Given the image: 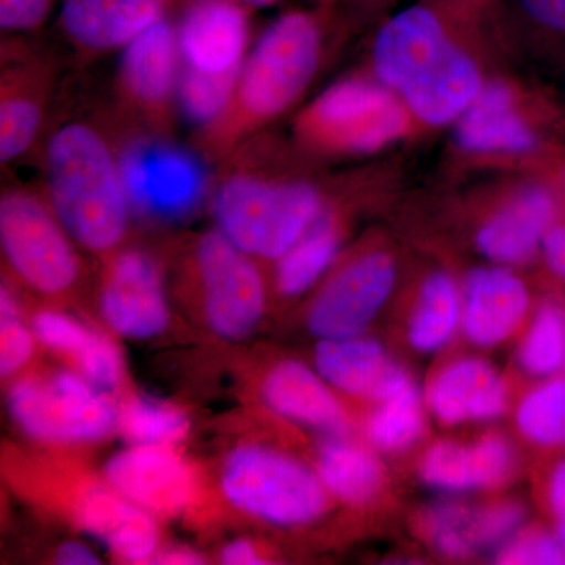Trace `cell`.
<instances>
[{
  "mask_svg": "<svg viewBox=\"0 0 565 565\" xmlns=\"http://www.w3.org/2000/svg\"><path fill=\"white\" fill-rule=\"evenodd\" d=\"M321 55V33L308 14L288 13L263 33L237 82L239 102L253 118L281 114L308 87Z\"/></svg>",
  "mask_w": 565,
  "mask_h": 565,
  "instance_id": "5b68a950",
  "label": "cell"
},
{
  "mask_svg": "<svg viewBox=\"0 0 565 565\" xmlns=\"http://www.w3.org/2000/svg\"><path fill=\"white\" fill-rule=\"evenodd\" d=\"M79 520L85 531L121 559L139 563L158 548L159 533L152 514L114 489H95L85 494Z\"/></svg>",
  "mask_w": 565,
  "mask_h": 565,
  "instance_id": "603a6c76",
  "label": "cell"
},
{
  "mask_svg": "<svg viewBox=\"0 0 565 565\" xmlns=\"http://www.w3.org/2000/svg\"><path fill=\"white\" fill-rule=\"evenodd\" d=\"M226 498L248 514L275 525L313 522L327 509L321 478L292 457L264 446H241L222 473Z\"/></svg>",
  "mask_w": 565,
  "mask_h": 565,
  "instance_id": "277c9868",
  "label": "cell"
},
{
  "mask_svg": "<svg viewBox=\"0 0 565 565\" xmlns=\"http://www.w3.org/2000/svg\"><path fill=\"white\" fill-rule=\"evenodd\" d=\"M33 332L41 343L55 351L77 355L90 341L93 330L68 316L44 311L33 319Z\"/></svg>",
  "mask_w": 565,
  "mask_h": 565,
  "instance_id": "74e56055",
  "label": "cell"
},
{
  "mask_svg": "<svg viewBox=\"0 0 565 565\" xmlns=\"http://www.w3.org/2000/svg\"><path fill=\"white\" fill-rule=\"evenodd\" d=\"M58 564L63 565H93L99 564L98 556L88 546L81 542H66L57 552Z\"/></svg>",
  "mask_w": 565,
  "mask_h": 565,
  "instance_id": "ee69618b",
  "label": "cell"
},
{
  "mask_svg": "<svg viewBox=\"0 0 565 565\" xmlns=\"http://www.w3.org/2000/svg\"><path fill=\"white\" fill-rule=\"evenodd\" d=\"M243 2L250 3V6L255 7H267L273 6V3L277 2V0H243Z\"/></svg>",
  "mask_w": 565,
  "mask_h": 565,
  "instance_id": "bcb514c9",
  "label": "cell"
},
{
  "mask_svg": "<svg viewBox=\"0 0 565 565\" xmlns=\"http://www.w3.org/2000/svg\"><path fill=\"white\" fill-rule=\"evenodd\" d=\"M33 352L32 333L22 326L18 305L9 289L0 294V371L17 373L29 362Z\"/></svg>",
  "mask_w": 565,
  "mask_h": 565,
  "instance_id": "e575fe53",
  "label": "cell"
},
{
  "mask_svg": "<svg viewBox=\"0 0 565 565\" xmlns=\"http://www.w3.org/2000/svg\"><path fill=\"white\" fill-rule=\"evenodd\" d=\"M51 0H0V24L6 31H25L43 22Z\"/></svg>",
  "mask_w": 565,
  "mask_h": 565,
  "instance_id": "f35d334b",
  "label": "cell"
},
{
  "mask_svg": "<svg viewBox=\"0 0 565 565\" xmlns=\"http://www.w3.org/2000/svg\"><path fill=\"white\" fill-rule=\"evenodd\" d=\"M118 162L129 206L141 214L184 217L199 206L206 192L202 163L191 152L167 141H137Z\"/></svg>",
  "mask_w": 565,
  "mask_h": 565,
  "instance_id": "9c48e42d",
  "label": "cell"
},
{
  "mask_svg": "<svg viewBox=\"0 0 565 565\" xmlns=\"http://www.w3.org/2000/svg\"><path fill=\"white\" fill-rule=\"evenodd\" d=\"M263 394L274 412L291 422L333 434L348 429L340 401L322 375L302 363L277 364L264 381Z\"/></svg>",
  "mask_w": 565,
  "mask_h": 565,
  "instance_id": "7402d4cb",
  "label": "cell"
},
{
  "mask_svg": "<svg viewBox=\"0 0 565 565\" xmlns=\"http://www.w3.org/2000/svg\"><path fill=\"white\" fill-rule=\"evenodd\" d=\"M321 196L300 181L228 178L214 200L218 232L248 255L280 258L319 217Z\"/></svg>",
  "mask_w": 565,
  "mask_h": 565,
  "instance_id": "3957f363",
  "label": "cell"
},
{
  "mask_svg": "<svg viewBox=\"0 0 565 565\" xmlns=\"http://www.w3.org/2000/svg\"><path fill=\"white\" fill-rule=\"evenodd\" d=\"M76 360L81 374L99 390L111 388L120 381V351L103 333L93 332L90 341L77 353Z\"/></svg>",
  "mask_w": 565,
  "mask_h": 565,
  "instance_id": "8d00e7d4",
  "label": "cell"
},
{
  "mask_svg": "<svg viewBox=\"0 0 565 565\" xmlns=\"http://www.w3.org/2000/svg\"><path fill=\"white\" fill-rule=\"evenodd\" d=\"M239 70L206 73L189 66L178 82L182 114L193 125H207L221 117L239 82Z\"/></svg>",
  "mask_w": 565,
  "mask_h": 565,
  "instance_id": "d6a6232c",
  "label": "cell"
},
{
  "mask_svg": "<svg viewBox=\"0 0 565 565\" xmlns=\"http://www.w3.org/2000/svg\"><path fill=\"white\" fill-rule=\"evenodd\" d=\"M110 489L152 515H174L188 505L193 478L169 445H134L106 467Z\"/></svg>",
  "mask_w": 565,
  "mask_h": 565,
  "instance_id": "7c38bea8",
  "label": "cell"
},
{
  "mask_svg": "<svg viewBox=\"0 0 565 565\" xmlns=\"http://www.w3.org/2000/svg\"><path fill=\"white\" fill-rule=\"evenodd\" d=\"M118 427L134 445H170L189 429L188 416L173 405L148 399L128 401L118 412Z\"/></svg>",
  "mask_w": 565,
  "mask_h": 565,
  "instance_id": "1f68e13d",
  "label": "cell"
},
{
  "mask_svg": "<svg viewBox=\"0 0 565 565\" xmlns=\"http://www.w3.org/2000/svg\"><path fill=\"white\" fill-rule=\"evenodd\" d=\"M159 564H200L203 563L202 557L189 550H173L156 559Z\"/></svg>",
  "mask_w": 565,
  "mask_h": 565,
  "instance_id": "f6af8a7d",
  "label": "cell"
},
{
  "mask_svg": "<svg viewBox=\"0 0 565 565\" xmlns=\"http://www.w3.org/2000/svg\"><path fill=\"white\" fill-rule=\"evenodd\" d=\"M166 0H65L61 21L88 50L125 47L163 18Z\"/></svg>",
  "mask_w": 565,
  "mask_h": 565,
  "instance_id": "44dd1931",
  "label": "cell"
},
{
  "mask_svg": "<svg viewBox=\"0 0 565 565\" xmlns=\"http://www.w3.org/2000/svg\"><path fill=\"white\" fill-rule=\"evenodd\" d=\"M522 6L539 24L565 32V0H522Z\"/></svg>",
  "mask_w": 565,
  "mask_h": 565,
  "instance_id": "ab89813d",
  "label": "cell"
},
{
  "mask_svg": "<svg viewBox=\"0 0 565 565\" xmlns=\"http://www.w3.org/2000/svg\"><path fill=\"white\" fill-rule=\"evenodd\" d=\"M66 230L25 192L7 193L0 203V239L14 273L36 291L57 294L76 281L79 264Z\"/></svg>",
  "mask_w": 565,
  "mask_h": 565,
  "instance_id": "52a82bcc",
  "label": "cell"
},
{
  "mask_svg": "<svg viewBox=\"0 0 565 565\" xmlns=\"http://www.w3.org/2000/svg\"><path fill=\"white\" fill-rule=\"evenodd\" d=\"M337 228L329 218H316L313 225L278 258L277 285L285 296H300L329 269L337 256Z\"/></svg>",
  "mask_w": 565,
  "mask_h": 565,
  "instance_id": "83f0119b",
  "label": "cell"
},
{
  "mask_svg": "<svg viewBox=\"0 0 565 565\" xmlns=\"http://www.w3.org/2000/svg\"><path fill=\"white\" fill-rule=\"evenodd\" d=\"M530 310L525 282L505 267L468 275L462 296V329L471 343L493 348L520 329Z\"/></svg>",
  "mask_w": 565,
  "mask_h": 565,
  "instance_id": "9a60e30c",
  "label": "cell"
},
{
  "mask_svg": "<svg viewBox=\"0 0 565 565\" xmlns=\"http://www.w3.org/2000/svg\"><path fill=\"white\" fill-rule=\"evenodd\" d=\"M318 476L327 492L348 503H364L384 484V468L373 452L351 441L334 440L321 449Z\"/></svg>",
  "mask_w": 565,
  "mask_h": 565,
  "instance_id": "4316f807",
  "label": "cell"
},
{
  "mask_svg": "<svg viewBox=\"0 0 565 565\" xmlns=\"http://www.w3.org/2000/svg\"><path fill=\"white\" fill-rule=\"evenodd\" d=\"M9 407L25 434L54 444L98 440L118 422L102 390L74 373L21 381L11 388Z\"/></svg>",
  "mask_w": 565,
  "mask_h": 565,
  "instance_id": "8992f818",
  "label": "cell"
},
{
  "mask_svg": "<svg viewBox=\"0 0 565 565\" xmlns=\"http://www.w3.org/2000/svg\"><path fill=\"white\" fill-rule=\"evenodd\" d=\"M523 508L512 501L470 508L446 503L426 516V533L435 548L448 557H468L487 546L504 544L523 520Z\"/></svg>",
  "mask_w": 565,
  "mask_h": 565,
  "instance_id": "ffe728a7",
  "label": "cell"
},
{
  "mask_svg": "<svg viewBox=\"0 0 565 565\" xmlns=\"http://www.w3.org/2000/svg\"><path fill=\"white\" fill-rule=\"evenodd\" d=\"M462 323V297L449 275L437 273L423 282L408 322V343L419 352L444 348Z\"/></svg>",
  "mask_w": 565,
  "mask_h": 565,
  "instance_id": "484cf974",
  "label": "cell"
},
{
  "mask_svg": "<svg viewBox=\"0 0 565 565\" xmlns=\"http://www.w3.org/2000/svg\"><path fill=\"white\" fill-rule=\"evenodd\" d=\"M178 32L162 20L126 44L121 57V79L128 92L145 106L169 102L178 87Z\"/></svg>",
  "mask_w": 565,
  "mask_h": 565,
  "instance_id": "d4e9b609",
  "label": "cell"
},
{
  "mask_svg": "<svg viewBox=\"0 0 565 565\" xmlns=\"http://www.w3.org/2000/svg\"><path fill=\"white\" fill-rule=\"evenodd\" d=\"M519 362L525 373L550 377L565 366V311L556 305H545L535 315L523 338Z\"/></svg>",
  "mask_w": 565,
  "mask_h": 565,
  "instance_id": "f546056e",
  "label": "cell"
},
{
  "mask_svg": "<svg viewBox=\"0 0 565 565\" xmlns=\"http://www.w3.org/2000/svg\"><path fill=\"white\" fill-rule=\"evenodd\" d=\"M104 321L126 338L156 337L169 326L161 274L150 256L125 252L115 259L102 294Z\"/></svg>",
  "mask_w": 565,
  "mask_h": 565,
  "instance_id": "4fadbf2b",
  "label": "cell"
},
{
  "mask_svg": "<svg viewBox=\"0 0 565 565\" xmlns=\"http://www.w3.org/2000/svg\"><path fill=\"white\" fill-rule=\"evenodd\" d=\"M46 170L55 215L74 241L95 252L120 243L128 196L120 162L95 129L84 122L63 126L47 147Z\"/></svg>",
  "mask_w": 565,
  "mask_h": 565,
  "instance_id": "7a4b0ae2",
  "label": "cell"
},
{
  "mask_svg": "<svg viewBox=\"0 0 565 565\" xmlns=\"http://www.w3.org/2000/svg\"><path fill=\"white\" fill-rule=\"evenodd\" d=\"M542 247L550 267L565 277V225L550 230Z\"/></svg>",
  "mask_w": 565,
  "mask_h": 565,
  "instance_id": "b9f144b4",
  "label": "cell"
},
{
  "mask_svg": "<svg viewBox=\"0 0 565 565\" xmlns=\"http://www.w3.org/2000/svg\"><path fill=\"white\" fill-rule=\"evenodd\" d=\"M457 120V141L463 150L526 152L535 147L534 132L516 114L514 96L504 85L482 87Z\"/></svg>",
  "mask_w": 565,
  "mask_h": 565,
  "instance_id": "cb8c5ba5",
  "label": "cell"
},
{
  "mask_svg": "<svg viewBox=\"0 0 565 565\" xmlns=\"http://www.w3.org/2000/svg\"><path fill=\"white\" fill-rule=\"evenodd\" d=\"M316 367L327 384L375 403L411 384V375L393 362L384 345L362 334L327 338L316 349Z\"/></svg>",
  "mask_w": 565,
  "mask_h": 565,
  "instance_id": "2e32d148",
  "label": "cell"
},
{
  "mask_svg": "<svg viewBox=\"0 0 565 565\" xmlns=\"http://www.w3.org/2000/svg\"><path fill=\"white\" fill-rule=\"evenodd\" d=\"M548 503L555 519L557 539L565 548V460L557 465L550 478Z\"/></svg>",
  "mask_w": 565,
  "mask_h": 565,
  "instance_id": "60d3db41",
  "label": "cell"
},
{
  "mask_svg": "<svg viewBox=\"0 0 565 565\" xmlns=\"http://www.w3.org/2000/svg\"><path fill=\"white\" fill-rule=\"evenodd\" d=\"M222 563L230 565L263 564L255 546L248 541H234L223 548Z\"/></svg>",
  "mask_w": 565,
  "mask_h": 565,
  "instance_id": "7bdbcfd3",
  "label": "cell"
},
{
  "mask_svg": "<svg viewBox=\"0 0 565 565\" xmlns=\"http://www.w3.org/2000/svg\"><path fill=\"white\" fill-rule=\"evenodd\" d=\"M366 423L371 444L382 451H403L419 440L424 429L422 399L414 382L379 401Z\"/></svg>",
  "mask_w": 565,
  "mask_h": 565,
  "instance_id": "f1b7e54d",
  "label": "cell"
},
{
  "mask_svg": "<svg viewBox=\"0 0 565 565\" xmlns=\"http://www.w3.org/2000/svg\"><path fill=\"white\" fill-rule=\"evenodd\" d=\"M247 40V14L236 0H192L178 29L185 62L206 73L239 70Z\"/></svg>",
  "mask_w": 565,
  "mask_h": 565,
  "instance_id": "5bb4252c",
  "label": "cell"
},
{
  "mask_svg": "<svg viewBox=\"0 0 565 565\" xmlns=\"http://www.w3.org/2000/svg\"><path fill=\"white\" fill-rule=\"evenodd\" d=\"M497 563L505 565L565 564V548L557 535L526 531L512 535L497 553Z\"/></svg>",
  "mask_w": 565,
  "mask_h": 565,
  "instance_id": "d590c367",
  "label": "cell"
},
{
  "mask_svg": "<svg viewBox=\"0 0 565 565\" xmlns=\"http://www.w3.org/2000/svg\"><path fill=\"white\" fill-rule=\"evenodd\" d=\"M204 308L212 330L230 340L247 337L264 311L262 275L225 234H204L196 247Z\"/></svg>",
  "mask_w": 565,
  "mask_h": 565,
  "instance_id": "30bf717a",
  "label": "cell"
},
{
  "mask_svg": "<svg viewBox=\"0 0 565 565\" xmlns=\"http://www.w3.org/2000/svg\"><path fill=\"white\" fill-rule=\"evenodd\" d=\"M553 217L552 193L542 188L525 189L484 223L476 244L486 258L501 266L525 263L544 245Z\"/></svg>",
  "mask_w": 565,
  "mask_h": 565,
  "instance_id": "d6986e66",
  "label": "cell"
},
{
  "mask_svg": "<svg viewBox=\"0 0 565 565\" xmlns=\"http://www.w3.org/2000/svg\"><path fill=\"white\" fill-rule=\"evenodd\" d=\"M427 403L433 414L449 426L490 422L508 408V386L492 364L468 356L435 375Z\"/></svg>",
  "mask_w": 565,
  "mask_h": 565,
  "instance_id": "e0dca14e",
  "label": "cell"
},
{
  "mask_svg": "<svg viewBox=\"0 0 565 565\" xmlns=\"http://www.w3.org/2000/svg\"><path fill=\"white\" fill-rule=\"evenodd\" d=\"M516 426L534 444L565 446V377L527 393L516 408Z\"/></svg>",
  "mask_w": 565,
  "mask_h": 565,
  "instance_id": "4dcf8cb0",
  "label": "cell"
},
{
  "mask_svg": "<svg viewBox=\"0 0 565 565\" xmlns=\"http://www.w3.org/2000/svg\"><path fill=\"white\" fill-rule=\"evenodd\" d=\"M404 107L384 87L366 81L338 82L319 96L308 129L338 150L370 152L403 136Z\"/></svg>",
  "mask_w": 565,
  "mask_h": 565,
  "instance_id": "ba28073f",
  "label": "cell"
},
{
  "mask_svg": "<svg viewBox=\"0 0 565 565\" xmlns=\"http://www.w3.org/2000/svg\"><path fill=\"white\" fill-rule=\"evenodd\" d=\"M41 122L39 104L24 96H10L0 106V158L13 161L31 147Z\"/></svg>",
  "mask_w": 565,
  "mask_h": 565,
  "instance_id": "836d02e7",
  "label": "cell"
},
{
  "mask_svg": "<svg viewBox=\"0 0 565 565\" xmlns=\"http://www.w3.org/2000/svg\"><path fill=\"white\" fill-rule=\"evenodd\" d=\"M374 65L388 90L429 125L457 120L484 87L473 58L424 7L385 22L375 40Z\"/></svg>",
  "mask_w": 565,
  "mask_h": 565,
  "instance_id": "6da1fadb",
  "label": "cell"
},
{
  "mask_svg": "<svg viewBox=\"0 0 565 565\" xmlns=\"http://www.w3.org/2000/svg\"><path fill=\"white\" fill-rule=\"evenodd\" d=\"M514 467L512 446L501 435H487L473 444L434 445L424 456L423 481L446 492H471L498 486Z\"/></svg>",
  "mask_w": 565,
  "mask_h": 565,
  "instance_id": "ac0fdd59",
  "label": "cell"
},
{
  "mask_svg": "<svg viewBox=\"0 0 565 565\" xmlns=\"http://www.w3.org/2000/svg\"><path fill=\"white\" fill-rule=\"evenodd\" d=\"M396 281V267L385 253H370L334 275L323 286L308 316L321 340L362 334L379 313Z\"/></svg>",
  "mask_w": 565,
  "mask_h": 565,
  "instance_id": "8fae6325",
  "label": "cell"
}]
</instances>
